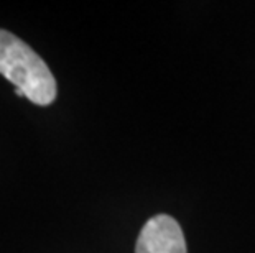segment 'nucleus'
I'll return each instance as SVG.
<instances>
[{
  "mask_svg": "<svg viewBox=\"0 0 255 253\" xmlns=\"http://www.w3.org/2000/svg\"><path fill=\"white\" fill-rule=\"evenodd\" d=\"M0 74L33 104L48 105L56 99V81L48 64L7 30H0Z\"/></svg>",
  "mask_w": 255,
  "mask_h": 253,
  "instance_id": "f257e3e1",
  "label": "nucleus"
},
{
  "mask_svg": "<svg viewBox=\"0 0 255 253\" xmlns=\"http://www.w3.org/2000/svg\"><path fill=\"white\" fill-rule=\"evenodd\" d=\"M135 253H188L180 224L165 214L151 217L140 230Z\"/></svg>",
  "mask_w": 255,
  "mask_h": 253,
  "instance_id": "f03ea898",
  "label": "nucleus"
}]
</instances>
